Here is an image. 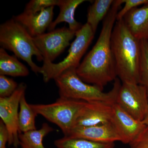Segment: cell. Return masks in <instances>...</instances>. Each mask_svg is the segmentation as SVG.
Wrapping results in <instances>:
<instances>
[{
  "instance_id": "cell-1",
  "label": "cell",
  "mask_w": 148,
  "mask_h": 148,
  "mask_svg": "<svg viewBox=\"0 0 148 148\" xmlns=\"http://www.w3.org/2000/svg\"><path fill=\"white\" fill-rule=\"evenodd\" d=\"M123 3V0L114 1L103 20L97 42L76 69L77 75L83 81L102 89L117 77L111 40L117 14Z\"/></svg>"
},
{
  "instance_id": "cell-2",
  "label": "cell",
  "mask_w": 148,
  "mask_h": 148,
  "mask_svg": "<svg viewBox=\"0 0 148 148\" xmlns=\"http://www.w3.org/2000/svg\"><path fill=\"white\" fill-rule=\"evenodd\" d=\"M111 45L117 76L122 82L139 84L141 40L130 33L123 19L115 24Z\"/></svg>"
},
{
  "instance_id": "cell-3",
  "label": "cell",
  "mask_w": 148,
  "mask_h": 148,
  "mask_svg": "<svg viewBox=\"0 0 148 148\" xmlns=\"http://www.w3.org/2000/svg\"><path fill=\"white\" fill-rule=\"evenodd\" d=\"M76 69L71 68L64 71L56 78L55 81L58 88L60 97L85 102L103 101L114 104L120 87V81L116 78L112 88L108 92L96 86L83 81L77 75Z\"/></svg>"
},
{
  "instance_id": "cell-4",
  "label": "cell",
  "mask_w": 148,
  "mask_h": 148,
  "mask_svg": "<svg viewBox=\"0 0 148 148\" xmlns=\"http://www.w3.org/2000/svg\"><path fill=\"white\" fill-rule=\"evenodd\" d=\"M0 45L27 62L32 71L41 74V67L35 64L32 57L35 56L38 61H43L42 54L35 45L33 37L13 18L0 25Z\"/></svg>"
},
{
  "instance_id": "cell-5",
  "label": "cell",
  "mask_w": 148,
  "mask_h": 148,
  "mask_svg": "<svg viewBox=\"0 0 148 148\" xmlns=\"http://www.w3.org/2000/svg\"><path fill=\"white\" fill-rule=\"evenodd\" d=\"M85 101L59 97L48 104H30L38 115L57 125L67 136L75 126L78 117Z\"/></svg>"
},
{
  "instance_id": "cell-6",
  "label": "cell",
  "mask_w": 148,
  "mask_h": 148,
  "mask_svg": "<svg viewBox=\"0 0 148 148\" xmlns=\"http://www.w3.org/2000/svg\"><path fill=\"white\" fill-rule=\"evenodd\" d=\"M91 27L87 23L76 32L75 38L72 43L69 53L63 61L55 64L48 61H43L41 74L45 82L54 80L64 71L71 68L77 69L82 58L92 42L95 36Z\"/></svg>"
},
{
  "instance_id": "cell-7",
  "label": "cell",
  "mask_w": 148,
  "mask_h": 148,
  "mask_svg": "<svg viewBox=\"0 0 148 148\" xmlns=\"http://www.w3.org/2000/svg\"><path fill=\"white\" fill-rule=\"evenodd\" d=\"M115 103L135 119L142 121L148 113L147 89L140 84L122 82Z\"/></svg>"
},
{
  "instance_id": "cell-8",
  "label": "cell",
  "mask_w": 148,
  "mask_h": 148,
  "mask_svg": "<svg viewBox=\"0 0 148 148\" xmlns=\"http://www.w3.org/2000/svg\"><path fill=\"white\" fill-rule=\"evenodd\" d=\"M76 32L63 27L34 37V42L42 54L43 61L53 62L75 36Z\"/></svg>"
},
{
  "instance_id": "cell-9",
  "label": "cell",
  "mask_w": 148,
  "mask_h": 148,
  "mask_svg": "<svg viewBox=\"0 0 148 148\" xmlns=\"http://www.w3.org/2000/svg\"><path fill=\"white\" fill-rule=\"evenodd\" d=\"M27 86L21 82L11 96L0 98V117L8 130L9 145H13L17 147L19 144L18 127V108L21 97L25 94Z\"/></svg>"
},
{
  "instance_id": "cell-10",
  "label": "cell",
  "mask_w": 148,
  "mask_h": 148,
  "mask_svg": "<svg viewBox=\"0 0 148 148\" xmlns=\"http://www.w3.org/2000/svg\"><path fill=\"white\" fill-rule=\"evenodd\" d=\"M112 123L121 139L122 143L132 144L139 139L148 127L126 112L116 103L113 105Z\"/></svg>"
},
{
  "instance_id": "cell-11",
  "label": "cell",
  "mask_w": 148,
  "mask_h": 148,
  "mask_svg": "<svg viewBox=\"0 0 148 148\" xmlns=\"http://www.w3.org/2000/svg\"><path fill=\"white\" fill-rule=\"evenodd\" d=\"M114 104L99 101L86 102L78 117L75 127L111 122Z\"/></svg>"
},
{
  "instance_id": "cell-12",
  "label": "cell",
  "mask_w": 148,
  "mask_h": 148,
  "mask_svg": "<svg viewBox=\"0 0 148 148\" xmlns=\"http://www.w3.org/2000/svg\"><path fill=\"white\" fill-rule=\"evenodd\" d=\"M66 137L81 138L97 143L121 142V138L112 122L92 126L75 127Z\"/></svg>"
},
{
  "instance_id": "cell-13",
  "label": "cell",
  "mask_w": 148,
  "mask_h": 148,
  "mask_svg": "<svg viewBox=\"0 0 148 148\" xmlns=\"http://www.w3.org/2000/svg\"><path fill=\"white\" fill-rule=\"evenodd\" d=\"M54 7H51L36 14L23 12L12 18L21 24L32 37L44 34L52 22Z\"/></svg>"
},
{
  "instance_id": "cell-14",
  "label": "cell",
  "mask_w": 148,
  "mask_h": 148,
  "mask_svg": "<svg viewBox=\"0 0 148 148\" xmlns=\"http://www.w3.org/2000/svg\"><path fill=\"white\" fill-rule=\"evenodd\" d=\"M125 26L135 38L148 40V3L135 8L123 18Z\"/></svg>"
},
{
  "instance_id": "cell-15",
  "label": "cell",
  "mask_w": 148,
  "mask_h": 148,
  "mask_svg": "<svg viewBox=\"0 0 148 148\" xmlns=\"http://www.w3.org/2000/svg\"><path fill=\"white\" fill-rule=\"evenodd\" d=\"M87 1L85 0H60L58 6L60 9L58 16L52 21L48 28L49 32L54 30L58 24L66 22L69 25V28L76 33L82 27L83 25L76 20L75 12L77 8Z\"/></svg>"
},
{
  "instance_id": "cell-16",
  "label": "cell",
  "mask_w": 148,
  "mask_h": 148,
  "mask_svg": "<svg viewBox=\"0 0 148 148\" xmlns=\"http://www.w3.org/2000/svg\"><path fill=\"white\" fill-rule=\"evenodd\" d=\"M29 74V69L15 56L9 55L5 49L0 48V75L24 77Z\"/></svg>"
},
{
  "instance_id": "cell-17",
  "label": "cell",
  "mask_w": 148,
  "mask_h": 148,
  "mask_svg": "<svg viewBox=\"0 0 148 148\" xmlns=\"http://www.w3.org/2000/svg\"><path fill=\"white\" fill-rule=\"evenodd\" d=\"M114 1V0H95L88 8L86 23L95 34L98 24L106 18Z\"/></svg>"
},
{
  "instance_id": "cell-18",
  "label": "cell",
  "mask_w": 148,
  "mask_h": 148,
  "mask_svg": "<svg viewBox=\"0 0 148 148\" xmlns=\"http://www.w3.org/2000/svg\"><path fill=\"white\" fill-rule=\"evenodd\" d=\"M53 131L47 123H43L38 130L19 133V144L21 148H45L43 144V138Z\"/></svg>"
},
{
  "instance_id": "cell-19",
  "label": "cell",
  "mask_w": 148,
  "mask_h": 148,
  "mask_svg": "<svg viewBox=\"0 0 148 148\" xmlns=\"http://www.w3.org/2000/svg\"><path fill=\"white\" fill-rule=\"evenodd\" d=\"M19 108L18 119L19 134L36 130V119L38 114L27 103L25 94L21 97Z\"/></svg>"
},
{
  "instance_id": "cell-20",
  "label": "cell",
  "mask_w": 148,
  "mask_h": 148,
  "mask_svg": "<svg viewBox=\"0 0 148 148\" xmlns=\"http://www.w3.org/2000/svg\"><path fill=\"white\" fill-rule=\"evenodd\" d=\"M54 145L56 148H114V143L93 142L81 138L64 136L56 140Z\"/></svg>"
},
{
  "instance_id": "cell-21",
  "label": "cell",
  "mask_w": 148,
  "mask_h": 148,
  "mask_svg": "<svg viewBox=\"0 0 148 148\" xmlns=\"http://www.w3.org/2000/svg\"><path fill=\"white\" fill-rule=\"evenodd\" d=\"M139 84L148 89V41L141 40V56L139 68Z\"/></svg>"
},
{
  "instance_id": "cell-22",
  "label": "cell",
  "mask_w": 148,
  "mask_h": 148,
  "mask_svg": "<svg viewBox=\"0 0 148 148\" xmlns=\"http://www.w3.org/2000/svg\"><path fill=\"white\" fill-rule=\"evenodd\" d=\"M60 0H32L27 3L23 12L28 14H36L46 9L58 6Z\"/></svg>"
},
{
  "instance_id": "cell-23",
  "label": "cell",
  "mask_w": 148,
  "mask_h": 148,
  "mask_svg": "<svg viewBox=\"0 0 148 148\" xmlns=\"http://www.w3.org/2000/svg\"><path fill=\"white\" fill-rule=\"evenodd\" d=\"M18 84L12 79L0 75V98L11 96L17 89Z\"/></svg>"
},
{
  "instance_id": "cell-24",
  "label": "cell",
  "mask_w": 148,
  "mask_h": 148,
  "mask_svg": "<svg viewBox=\"0 0 148 148\" xmlns=\"http://www.w3.org/2000/svg\"><path fill=\"white\" fill-rule=\"evenodd\" d=\"M125 5L123 8L118 12L116 15V21L122 20L125 14L132 9L138 6L144 5L148 3V0H123Z\"/></svg>"
},
{
  "instance_id": "cell-25",
  "label": "cell",
  "mask_w": 148,
  "mask_h": 148,
  "mask_svg": "<svg viewBox=\"0 0 148 148\" xmlns=\"http://www.w3.org/2000/svg\"><path fill=\"white\" fill-rule=\"evenodd\" d=\"M9 135L8 130L3 122L0 121V148H6V145L8 143Z\"/></svg>"
},
{
  "instance_id": "cell-26",
  "label": "cell",
  "mask_w": 148,
  "mask_h": 148,
  "mask_svg": "<svg viewBox=\"0 0 148 148\" xmlns=\"http://www.w3.org/2000/svg\"><path fill=\"white\" fill-rule=\"evenodd\" d=\"M130 145L131 148H148V128L139 139Z\"/></svg>"
},
{
  "instance_id": "cell-27",
  "label": "cell",
  "mask_w": 148,
  "mask_h": 148,
  "mask_svg": "<svg viewBox=\"0 0 148 148\" xmlns=\"http://www.w3.org/2000/svg\"><path fill=\"white\" fill-rule=\"evenodd\" d=\"M143 122L144 123L147 127H148V113L147 115L145 118L144 120L143 121Z\"/></svg>"
},
{
  "instance_id": "cell-28",
  "label": "cell",
  "mask_w": 148,
  "mask_h": 148,
  "mask_svg": "<svg viewBox=\"0 0 148 148\" xmlns=\"http://www.w3.org/2000/svg\"><path fill=\"white\" fill-rule=\"evenodd\" d=\"M147 95H148V89H147Z\"/></svg>"
},
{
  "instance_id": "cell-29",
  "label": "cell",
  "mask_w": 148,
  "mask_h": 148,
  "mask_svg": "<svg viewBox=\"0 0 148 148\" xmlns=\"http://www.w3.org/2000/svg\"></svg>"
},
{
  "instance_id": "cell-30",
  "label": "cell",
  "mask_w": 148,
  "mask_h": 148,
  "mask_svg": "<svg viewBox=\"0 0 148 148\" xmlns=\"http://www.w3.org/2000/svg\"></svg>"
}]
</instances>
